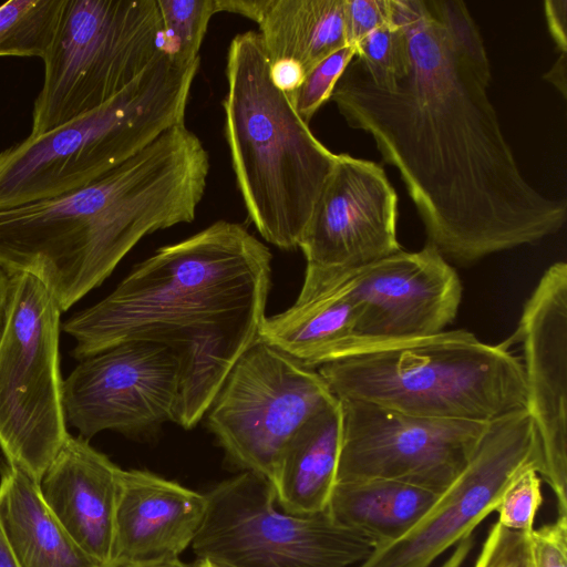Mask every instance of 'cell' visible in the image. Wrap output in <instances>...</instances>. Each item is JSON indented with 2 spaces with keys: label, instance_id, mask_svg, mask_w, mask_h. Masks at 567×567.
<instances>
[{
  "label": "cell",
  "instance_id": "15",
  "mask_svg": "<svg viewBox=\"0 0 567 567\" xmlns=\"http://www.w3.org/2000/svg\"><path fill=\"white\" fill-rule=\"evenodd\" d=\"M503 343H519L527 411L539 434L544 468L558 516H567V264L545 270L524 305L515 332Z\"/></svg>",
  "mask_w": 567,
  "mask_h": 567
},
{
  "label": "cell",
  "instance_id": "28",
  "mask_svg": "<svg viewBox=\"0 0 567 567\" xmlns=\"http://www.w3.org/2000/svg\"><path fill=\"white\" fill-rule=\"evenodd\" d=\"M542 477L534 468L520 473L503 492L495 512L497 522L512 530L529 532L543 505Z\"/></svg>",
  "mask_w": 567,
  "mask_h": 567
},
{
  "label": "cell",
  "instance_id": "14",
  "mask_svg": "<svg viewBox=\"0 0 567 567\" xmlns=\"http://www.w3.org/2000/svg\"><path fill=\"white\" fill-rule=\"evenodd\" d=\"M330 269L357 310L352 353L440 333L462 300L457 272L427 241L417 251L401 249L358 268Z\"/></svg>",
  "mask_w": 567,
  "mask_h": 567
},
{
  "label": "cell",
  "instance_id": "9",
  "mask_svg": "<svg viewBox=\"0 0 567 567\" xmlns=\"http://www.w3.org/2000/svg\"><path fill=\"white\" fill-rule=\"evenodd\" d=\"M12 276V301L0 342V447L38 484L69 432L62 402L56 300L34 276Z\"/></svg>",
  "mask_w": 567,
  "mask_h": 567
},
{
  "label": "cell",
  "instance_id": "27",
  "mask_svg": "<svg viewBox=\"0 0 567 567\" xmlns=\"http://www.w3.org/2000/svg\"><path fill=\"white\" fill-rule=\"evenodd\" d=\"M357 55L355 47L346 45L312 68L301 84L287 96L299 117L307 124L317 111L330 100L336 83Z\"/></svg>",
  "mask_w": 567,
  "mask_h": 567
},
{
  "label": "cell",
  "instance_id": "4",
  "mask_svg": "<svg viewBox=\"0 0 567 567\" xmlns=\"http://www.w3.org/2000/svg\"><path fill=\"white\" fill-rule=\"evenodd\" d=\"M226 80L224 133L248 218L266 241L296 249L338 154L274 84L257 31L230 41Z\"/></svg>",
  "mask_w": 567,
  "mask_h": 567
},
{
  "label": "cell",
  "instance_id": "7",
  "mask_svg": "<svg viewBox=\"0 0 567 567\" xmlns=\"http://www.w3.org/2000/svg\"><path fill=\"white\" fill-rule=\"evenodd\" d=\"M156 0H64L43 56L31 135L52 131L110 102L163 49Z\"/></svg>",
  "mask_w": 567,
  "mask_h": 567
},
{
  "label": "cell",
  "instance_id": "11",
  "mask_svg": "<svg viewBox=\"0 0 567 567\" xmlns=\"http://www.w3.org/2000/svg\"><path fill=\"white\" fill-rule=\"evenodd\" d=\"M543 473V450L527 410L489 423L465 467L423 517L399 538L375 546L358 567H431L444 551L473 535L506 487L524 471Z\"/></svg>",
  "mask_w": 567,
  "mask_h": 567
},
{
  "label": "cell",
  "instance_id": "12",
  "mask_svg": "<svg viewBox=\"0 0 567 567\" xmlns=\"http://www.w3.org/2000/svg\"><path fill=\"white\" fill-rule=\"evenodd\" d=\"M337 482L393 480L444 491L474 453L487 423L432 420L338 399Z\"/></svg>",
  "mask_w": 567,
  "mask_h": 567
},
{
  "label": "cell",
  "instance_id": "5",
  "mask_svg": "<svg viewBox=\"0 0 567 567\" xmlns=\"http://www.w3.org/2000/svg\"><path fill=\"white\" fill-rule=\"evenodd\" d=\"M318 372L337 399L417 417L489 423L527 410L522 360L463 329L369 347Z\"/></svg>",
  "mask_w": 567,
  "mask_h": 567
},
{
  "label": "cell",
  "instance_id": "26",
  "mask_svg": "<svg viewBox=\"0 0 567 567\" xmlns=\"http://www.w3.org/2000/svg\"><path fill=\"white\" fill-rule=\"evenodd\" d=\"M357 56L373 79L395 76L409 64L406 33L391 19L367 34L357 45Z\"/></svg>",
  "mask_w": 567,
  "mask_h": 567
},
{
  "label": "cell",
  "instance_id": "33",
  "mask_svg": "<svg viewBox=\"0 0 567 567\" xmlns=\"http://www.w3.org/2000/svg\"><path fill=\"white\" fill-rule=\"evenodd\" d=\"M270 76L274 84L288 94L301 84L305 72L293 61H278L270 63Z\"/></svg>",
  "mask_w": 567,
  "mask_h": 567
},
{
  "label": "cell",
  "instance_id": "39",
  "mask_svg": "<svg viewBox=\"0 0 567 567\" xmlns=\"http://www.w3.org/2000/svg\"><path fill=\"white\" fill-rule=\"evenodd\" d=\"M0 567H20L0 527Z\"/></svg>",
  "mask_w": 567,
  "mask_h": 567
},
{
  "label": "cell",
  "instance_id": "24",
  "mask_svg": "<svg viewBox=\"0 0 567 567\" xmlns=\"http://www.w3.org/2000/svg\"><path fill=\"white\" fill-rule=\"evenodd\" d=\"M64 0H12L0 6V56L42 58Z\"/></svg>",
  "mask_w": 567,
  "mask_h": 567
},
{
  "label": "cell",
  "instance_id": "35",
  "mask_svg": "<svg viewBox=\"0 0 567 567\" xmlns=\"http://www.w3.org/2000/svg\"><path fill=\"white\" fill-rule=\"evenodd\" d=\"M12 301V276L0 267V342L4 334Z\"/></svg>",
  "mask_w": 567,
  "mask_h": 567
},
{
  "label": "cell",
  "instance_id": "40",
  "mask_svg": "<svg viewBox=\"0 0 567 567\" xmlns=\"http://www.w3.org/2000/svg\"><path fill=\"white\" fill-rule=\"evenodd\" d=\"M189 565H190V567H225V566L219 565L210 559L198 558V557Z\"/></svg>",
  "mask_w": 567,
  "mask_h": 567
},
{
  "label": "cell",
  "instance_id": "36",
  "mask_svg": "<svg viewBox=\"0 0 567 567\" xmlns=\"http://www.w3.org/2000/svg\"><path fill=\"white\" fill-rule=\"evenodd\" d=\"M103 567H190L189 564L182 561L179 558H167L157 560H126L113 559Z\"/></svg>",
  "mask_w": 567,
  "mask_h": 567
},
{
  "label": "cell",
  "instance_id": "16",
  "mask_svg": "<svg viewBox=\"0 0 567 567\" xmlns=\"http://www.w3.org/2000/svg\"><path fill=\"white\" fill-rule=\"evenodd\" d=\"M398 195L382 166L338 154L301 236L307 265L358 268L400 251Z\"/></svg>",
  "mask_w": 567,
  "mask_h": 567
},
{
  "label": "cell",
  "instance_id": "29",
  "mask_svg": "<svg viewBox=\"0 0 567 567\" xmlns=\"http://www.w3.org/2000/svg\"><path fill=\"white\" fill-rule=\"evenodd\" d=\"M530 533L494 523L473 567H536Z\"/></svg>",
  "mask_w": 567,
  "mask_h": 567
},
{
  "label": "cell",
  "instance_id": "37",
  "mask_svg": "<svg viewBox=\"0 0 567 567\" xmlns=\"http://www.w3.org/2000/svg\"><path fill=\"white\" fill-rule=\"evenodd\" d=\"M474 545L473 535L464 537L455 545L452 554L439 567H462Z\"/></svg>",
  "mask_w": 567,
  "mask_h": 567
},
{
  "label": "cell",
  "instance_id": "22",
  "mask_svg": "<svg viewBox=\"0 0 567 567\" xmlns=\"http://www.w3.org/2000/svg\"><path fill=\"white\" fill-rule=\"evenodd\" d=\"M346 0H267L257 21L270 63L293 61L305 75L323 59L349 45Z\"/></svg>",
  "mask_w": 567,
  "mask_h": 567
},
{
  "label": "cell",
  "instance_id": "32",
  "mask_svg": "<svg viewBox=\"0 0 567 567\" xmlns=\"http://www.w3.org/2000/svg\"><path fill=\"white\" fill-rule=\"evenodd\" d=\"M545 17L549 33L560 53L567 51V0H547Z\"/></svg>",
  "mask_w": 567,
  "mask_h": 567
},
{
  "label": "cell",
  "instance_id": "17",
  "mask_svg": "<svg viewBox=\"0 0 567 567\" xmlns=\"http://www.w3.org/2000/svg\"><path fill=\"white\" fill-rule=\"evenodd\" d=\"M122 472L89 440L69 433L39 483L42 498L63 528L102 566L113 560Z\"/></svg>",
  "mask_w": 567,
  "mask_h": 567
},
{
  "label": "cell",
  "instance_id": "25",
  "mask_svg": "<svg viewBox=\"0 0 567 567\" xmlns=\"http://www.w3.org/2000/svg\"><path fill=\"white\" fill-rule=\"evenodd\" d=\"M162 19L163 50L176 62L198 60L212 17L219 12L217 0H156Z\"/></svg>",
  "mask_w": 567,
  "mask_h": 567
},
{
  "label": "cell",
  "instance_id": "1",
  "mask_svg": "<svg viewBox=\"0 0 567 567\" xmlns=\"http://www.w3.org/2000/svg\"><path fill=\"white\" fill-rule=\"evenodd\" d=\"M409 64L373 79L354 55L331 93L347 124L395 167L445 259L472 264L537 243L565 224L564 199L523 176L488 96L491 65L458 0H391Z\"/></svg>",
  "mask_w": 567,
  "mask_h": 567
},
{
  "label": "cell",
  "instance_id": "19",
  "mask_svg": "<svg viewBox=\"0 0 567 567\" xmlns=\"http://www.w3.org/2000/svg\"><path fill=\"white\" fill-rule=\"evenodd\" d=\"M355 323V307L333 271L307 265L296 301L266 317L259 338L315 369L354 351Z\"/></svg>",
  "mask_w": 567,
  "mask_h": 567
},
{
  "label": "cell",
  "instance_id": "6",
  "mask_svg": "<svg viewBox=\"0 0 567 567\" xmlns=\"http://www.w3.org/2000/svg\"><path fill=\"white\" fill-rule=\"evenodd\" d=\"M199 64H181L162 50L106 104L0 151V209L85 187L184 124Z\"/></svg>",
  "mask_w": 567,
  "mask_h": 567
},
{
  "label": "cell",
  "instance_id": "20",
  "mask_svg": "<svg viewBox=\"0 0 567 567\" xmlns=\"http://www.w3.org/2000/svg\"><path fill=\"white\" fill-rule=\"evenodd\" d=\"M0 527L20 567H103L63 528L39 484L7 461L0 465Z\"/></svg>",
  "mask_w": 567,
  "mask_h": 567
},
{
  "label": "cell",
  "instance_id": "23",
  "mask_svg": "<svg viewBox=\"0 0 567 567\" xmlns=\"http://www.w3.org/2000/svg\"><path fill=\"white\" fill-rule=\"evenodd\" d=\"M442 492L393 480L337 482L327 513L337 523L369 535L380 545L412 528Z\"/></svg>",
  "mask_w": 567,
  "mask_h": 567
},
{
  "label": "cell",
  "instance_id": "30",
  "mask_svg": "<svg viewBox=\"0 0 567 567\" xmlns=\"http://www.w3.org/2000/svg\"><path fill=\"white\" fill-rule=\"evenodd\" d=\"M391 21V0H346L344 24L349 45L355 47L367 34Z\"/></svg>",
  "mask_w": 567,
  "mask_h": 567
},
{
  "label": "cell",
  "instance_id": "34",
  "mask_svg": "<svg viewBox=\"0 0 567 567\" xmlns=\"http://www.w3.org/2000/svg\"><path fill=\"white\" fill-rule=\"evenodd\" d=\"M267 0H217L219 12H231L254 20H259Z\"/></svg>",
  "mask_w": 567,
  "mask_h": 567
},
{
  "label": "cell",
  "instance_id": "18",
  "mask_svg": "<svg viewBox=\"0 0 567 567\" xmlns=\"http://www.w3.org/2000/svg\"><path fill=\"white\" fill-rule=\"evenodd\" d=\"M207 497L147 470H123L113 559L179 558L206 514Z\"/></svg>",
  "mask_w": 567,
  "mask_h": 567
},
{
  "label": "cell",
  "instance_id": "13",
  "mask_svg": "<svg viewBox=\"0 0 567 567\" xmlns=\"http://www.w3.org/2000/svg\"><path fill=\"white\" fill-rule=\"evenodd\" d=\"M182 362L166 344L132 340L83 359L63 379L65 420L82 437L144 435L174 422Z\"/></svg>",
  "mask_w": 567,
  "mask_h": 567
},
{
  "label": "cell",
  "instance_id": "10",
  "mask_svg": "<svg viewBox=\"0 0 567 567\" xmlns=\"http://www.w3.org/2000/svg\"><path fill=\"white\" fill-rule=\"evenodd\" d=\"M336 401L318 370L258 338L229 370L205 415L227 461L271 484L288 440Z\"/></svg>",
  "mask_w": 567,
  "mask_h": 567
},
{
  "label": "cell",
  "instance_id": "38",
  "mask_svg": "<svg viewBox=\"0 0 567 567\" xmlns=\"http://www.w3.org/2000/svg\"><path fill=\"white\" fill-rule=\"evenodd\" d=\"M566 70L567 60L566 53H560L556 63L551 69L544 75V79L550 82L557 90H559L563 96H566Z\"/></svg>",
  "mask_w": 567,
  "mask_h": 567
},
{
  "label": "cell",
  "instance_id": "2",
  "mask_svg": "<svg viewBox=\"0 0 567 567\" xmlns=\"http://www.w3.org/2000/svg\"><path fill=\"white\" fill-rule=\"evenodd\" d=\"M269 248L241 224L218 220L158 248L97 303L61 324L78 360L146 340L182 362L174 422L193 429L237 359L259 338L271 286Z\"/></svg>",
  "mask_w": 567,
  "mask_h": 567
},
{
  "label": "cell",
  "instance_id": "31",
  "mask_svg": "<svg viewBox=\"0 0 567 567\" xmlns=\"http://www.w3.org/2000/svg\"><path fill=\"white\" fill-rule=\"evenodd\" d=\"M536 567H567V516L532 529Z\"/></svg>",
  "mask_w": 567,
  "mask_h": 567
},
{
  "label": "cell",
  "instance_id": "21",
  "mask_svg": "<svg viewBox=\"0 0 567 567\" xmlns=\"http://www.w3.org/2000/svg\"><path fill=\"white\" fill-rule=\"evenodd\" d=\"M341 446L337 399L303 423L282 447L271 486L281 512L312 515L327 511Z\"/></svg>",
  "mask_w": 567,
  "mask_h": 567
},
{
  "label": "cell",
  "instance_id": "3",
  "mask_svg": "<svg viewBox=\"0 0 567 567\" xmlns=\"http://www.w3.org/2000/svg\"><path fill=\"white\" fill-rule=\"evenodd\" d=\"M209 167L198 136L172 127L85 187L0 209V267L34 276L66 311L143 237L195 219Z\"/></svg>",
  "mask_w": 567,
  "mask_h": 567
},
{
  "label": "cell",
  "instance_id": "8",
  "mask_svg": "<svg viewBox=\"0 0 567 567\" xmlns=\"http://www.w3.org/2000/svg\"><path fill=\"white\" fill-rule=\"evenodd\" d=\"M205 495L206 514L190 547L196 557L225 567H350L378 545L327 511H278L274 487L252 472L224 480Z\"/></svg>",
  "mask_w": 567,
  "mask_h": 567
}]
</instances>
